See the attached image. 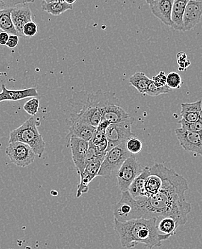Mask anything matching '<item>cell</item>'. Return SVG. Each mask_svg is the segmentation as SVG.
Here are the masks:
<instances>
[{"label": "cell", "instance_id": "1", "mask_svg": "<svg viewBox=\"0 0 202 249\" xmlns=\"http://www.w3.org/2000/svg\"><path fill=\"white\" fill-rule=\"evenodd\" d=\"M150 173L158 175L162 180L161 188L150 197L134 199L128 191L122 192L121 198L116 203V212L119 219L127 221L135 218L170 217L178 226H185L192 207L185 197L188 183L186 178L163 164L156 163Z\"/></svg>", "mask_w": 202, "mask_h": 249}, {"label": "cell", "instance_id": "2", "mask_svg": "<svg viewBox=\"0 0 202 249\" xmlns=\"http://www.w3.org/2000/svg\"><path fill=\"white\" fill-rule=\"evenodd\" d=\"M156 221V218H135L124 222L114 219V229L124 248H134L143 244L146 248L152 249L161 247L163 241L171 237L159 233Z\"/></svg>", "mask_w": 202, "mask_h": 249}, {"label": "cell", "instance_id": "3", "mask_svg": "<svg viewBox=\"0 0 202 249\" xmlns=\"http://www.w3.org/2000/svg\"><path fill=\"white\" fill-rule=\"evenodd\" d=\"M72 102L81 106L80 109L72 113L67 119V124L71 122H83L91 126H96L102 120V115L96 93L86 91L77 92L72 96Z\"/></svg>", "mask_w": 202, "mask_h": 249}, {"label": "cell", "instance_id": "4", "mask_svg": "<svg viewBox=\"0 0 202 249\" xmlns=\"http://www.w3.org/2000/svg\"><path fill=\"white\" fill-rule=\"evenodd\" d=\"M39 125L37 119L29 118L19 127L10 132L8 143L21 142L29 146L38 158H42L45 152V142L39 132Z\"/></svg>", "mask_w": 202, "mask_h": 249}, {"label": "cell", "instance_id": "5", "mask_svg": "<svg viewBox=\"0 0 202 249\" xmlns=\"http://www.w3.org/2000/svg\"><path fill=\"white\" fill-rule=\"evenodd\" d=\"M95 93L102 115V120L107 121L111 124L134 121V118L120 107V102L114 93L103 92L101 89Z\"/></svg>", "mask_w": 202, "mask_h": 249}, {"label": "cell", "instance_id": "6", "mask_svg": "<svg viewBox=\"0 0 202 249\" xmlns=\"http://www.w3.org/2000/svg\"><path fill=\"white\" fill-rule=\"evenodd\" d=\"M126 142L122 143L106 152L98 176L109 178L116 176L125 160L133 155L126 148Z\"/></svg>", "mask_w": 202, "mask_h": 249}, {"label": "cell", "instance_id": "7", "mask_svg": "<svg viewBox=\"0 0 202 249\" xmlns=\"http://www.w3.org/2000/svg\"><path fill=\"white\" fill-rule=\"evenodd\" d=\"M142 170L135 155H131L129 157L116 174L119 189L121 192L128 191L134 179Z\"/></svg>", "mask_w": 202, "mask_h": 249}, {"label": "cell", "instance_id": "8", "mask_svg": "<svg viewBox=\"0 0 202 249\" xmlns=\"http://www.w3.org/2000/svg\"><path fill=\"white\" fill-rule=\"evenodd\" d=\"M6 155L13 164L19 167H28L34 162L37 156L29 146L18 141L9 143Z\"/></svg>", "mask_w": 202, "mask_h": 249}, {"label": "cell", "instance_id": "9", "mask_svg": "<svg viewBox=\"0 0 202 249\" xmlns=\"http://www.w3.org/2000/svg\"><path fill=\"white\" fill-rule=\"evenodd\" d=\"M134 121L110 124L106 131V137L108 142L107 152L112 148L126 142L131 137H135L131 131V125Z\"/></svg>", "mask_w": 202, "mask_h": 249}, {"label": "cell", "instance_id": "10", "mask_svg": "<svg viewBox=\"0 0 202 249\" xmlns=\"http://www.w3.org/2000/svg\"><path fill=\"white\" fill-rule=\"evenodd\" d=\"M68 144L71 149L72 161L80 177L85 169L89 141L75 136H70L68 137Z\"/></svg>", "mask_w": 202, "mask_h": 249}, {"label": "cell", "instance_id": "11", "mask_svg": "<svg viewBox=\"0 0 202 249\" xmlns=\"http://www.w3.org/2000/svg\"><path fill=\"white\" fill-rule=\"evenodd\" d=\"M179 144L186 152L202 157V134L185 130L182 128L175 130Z\"/></svg>", "mask_w": 202, "mask_h": 249}, {"label": "cell", "instance_id": "12", "mask_svg": "<svg viewBox=\"0 0 202 249\" xmlns=\"http://www.w3.org/2000/svg\"><path fill=\"white\" fill-rule=\"evenodd\" d=\"M202 16V2L189 0L184 13L182 31H188L195 28L201 21Z\"/></svg>", "mask_w": 202, "mask_h": 249}, {"label": "cell", "instance_id": "13", "mask_svg": "<svg viewBox=\"0 0 202 249\" xmlns=\"http://www.w3.org/2000/svg\"><path fill=\"white\" fill-rule=\"evenodd\" d=\"M173 0H153L149 3L152 13L164 25L172 27L171 19Z\"/></svg>", "mask_w": 202, "mask_h": 249}, {"label": "cell", "instance_id": "14", "mask_svg": "<svg viewBox=\"0 0 202 249\" xmlns=\"http://www.w3.org/2000/svg\"><path fill=\"white\" fill-rule=\"evenodd\" d=\"M12 20L15 29L19 37H25L23 28L25 24L32 21V12L29 6L27 4L13 7L11 13Z\"/></svg>", "mask_w": 202, "mask_h": 249}, {"label": "cell", "instance_id": "15", "mask_svg": "<svg viewBox=\"0 0 202 249\" xmlns=\"http://www.w3.org/2000/svg\"><path fill=\"white\" fill-rule=\"evenodd\" d=\"M1 87L2 91L0 92V103L10 101L16 102L28 98L37 97L39 95L37 89L34 87L22 90H10L4 84H1Z\"/></svg>", "mask_w": 202, "mask_h": 249}, {"label": "cell", "instance_id": "16", "mask_svg": "<svg viewBox=\"0 0 202 249\" xmlns=\"http://www.w3.org/2000/svg\"><path fill=\"white\" fill-rule=\"evenodd\" d=\"M149 174H150V168L145 167L143 169L141 173L134 179L132 183L131 184L128 191L134 199L146 197L145 183H146V178Z\"/></svg>", "mask_w": 202, "mask_h": 249}, {"label": "cell", "instance_id": "17", "mask_svg": "<svg viewBox=\"0 0 202 249\" xmlns=\"http://www.w3.org/2000/svg\"><path fill=\"white\" fill-rule=\"evenodd\" d=\"M67 124L70 126L68 137L75 136L87 141H90L91 140L96 129L95 126H91L88 124L83 123V122H71Z\"/></svg>", "mask_w": 202, "mask_h": 249}, {"label": "cell", "instance_id": "18", "mask_svg": "<svg viewBox=\"0 0 202 249\" xmlns=\"http://www.w3.org/2000/svg\"><path fill=\"white\" fill-rule=\"evenodd\" d=\"M202 111V100L195 102L182 103L181 104L182 119L187 122H195L200 117Z\"/></svg>", "mask_w": 202, "mask_h": 249}, {"label": "cell", "instance_id": "19", "mask_svg": "<svg viewBox=\"0 0 202 249\" xmlns=\"http://www.w3.org/2000/svg\"><path fill=\"white\" fill-rule=\"evenodd\" d=\"M189 0H173L171 19L173 25L171 28L179 31L182 30V20L185 9Z\"/></svg>", "mask_w": 202, "mask_h": 249}, {"label": "cell", "instance_id": "20", "mask_svg": "<svg viewBox=\"0 0 202 249\" xmlns=\"http://www.w3.org/2000/svg\"><path fill=\"white\" fill-rule=\"evenodd\" d=\"M156 226L161 234L170 235L171 236L176 234V229L179 227L176 220L170 217L157 218Z\"/></svg>", "mask_w": 202, "mask_h": 249}, {"label": "cell", "instance_id": "21", "mask_svg": "<svg viewBox=\"0 0 202 249\" xmlns=\"http://www.w3.org/2000/svg\"><path fill=\"white\" fill-rule=\"evenodd\" d=\"M12 8H5L0 10V30L1 31L7 32L9 34L17 35V32L15 29L12 20Z\"/></svg>", "mask_w": 202, "mask_h": 249}, {"label": "cell", "instance_id": "22", "mask_svg": "<svg viewBox=\"0 0 202 249\" xmlns=\"http://www.w3.org/2000/svg\"><path fill=\"white\" fill-rule=\"evenodd\" d=\"M42 8L44 11L49 14L58 16L67 10H72L73 9V4H67L65 1L59 3H48L43 0L42 2Z\"/></svg>", "mask_w": 202, "mask_h": 249}, {"label": "cell", "instance_id": "23", "mask_svg": "<svg viewBox=\"0 0 202 249\" xmlns=\"http://www.w3.org/2000/svg\"><path fill=\"white\" fill-rule=\"evenodd\" d=\"M151 79L143 72L135 73L129 78V84L135 87L141 94H146Z\"/></svg>", "mask_w": 202, "mask_h": 249}, {"label": "cell", "instance_id": "24", "mask_svg": "<svg viewBox=\"0 0 202 249\" xmlns=\"http://www.w3.org/2000/svg\"><path fill=\"white\" fill-rule=\"evenodd\" d=\"M162 185V180L158 175L150 173L146 178L145 183V191H146V197H150L156 194L161 188Z\"/></svg>", "mask_w": 202, "mask_h": 249}, {"label": "cell", "instance_id": "25", "mask_svg": "<svg viewBox=\"0 0 202 249\" xmlns=\"http://www.w3.org/2000/svg\"><path fill=\"white\" fill-rule=\"evenodd\" d=\"M110 124L111 123L107 121L101 120L99 124L96 126L94 134H93L91 140L89 141V144H92V145H96L98 143L100 142L102 139L106 137V131Z\"/></svg>", "mask_w": 202, "mask_h": 249}, {"label": "cell", "instance_id": "26", "mask_svg": "<svg viewBox=\"0 0 202 249\" xmlns=\"http://www.w3.org/2000/svg\"><path fill=\"white\" fill-rule=\"evenodd\" d=\"M181 128L185 130L191 131V132H200L202 134V111L200 117L195 122H187L185 119H182L179 121Z\"/></svg>", "mask_w": 202, "mask_h": 249}, {"label": "cell", "instance_id": "27", "mask_svg": "<svg viewBox=\"0 0 202 249\" xmlns=\"http://www.w3.org/2000/svg\"><path fill=\"white\" fill-rule=\"evenodd\" d=\"M93 179L94 178L93 177L83 173V174L80 176V182L78 185V189H77L76 197L78 198L84 193H86L88 192L89 185L93 180Z\"/></svg>", "mask_w": 202, "mask_h": 249}, {"label": "cell", "instance_id": "28", "mask_svg": "<svg viewBox=\"0 0 202 249\" xmlns=\"http://www.w3.org/2000/svg\"><path fill=\"white\" fill-rule=\"evenodd\" d=\"M170 89L171 88L167 84L164 87H157L153 82V80L151 79L146 94L150 96H158L161 94H167L171 91Z\"/></svg>", "mask_w": 202, "mask_h": 249}, {"label": "cell", "instance_id": "29", "mask_svg": "<svg viewBox=\"0 0 202 249\" xmlns=\"http://www.w3.org/2000/svg\"><path fill=\"white\" fill-rule=\"evenodd\" d=\"M40 108V99L37 97L30 98L23 106V109L31 117H34L37 114Z\"/></svg>", "mask_w": 202, "mask_h": 249}, {"label": "cell", "instance_id": "30", "mask_svg": "<svg viewBox=\"0 0 202 249\" xmlns=\"http://www.w3.org/2000/svg\"><path fill=\"white\" fill-rule=\"evenodd\" d=\"M126 148L133 155L139 153L143 149V143L141 140L133 137L129 138L126 142Z\"/></svg>", "mask_w": 202, "mask_h": 249}, {"label": "cell", "instance_id": "31", "mask_svg": "<svg viewBox=\"0 0 202 249\" xmlns=\"http://www.w3.org/2000/svg\"><path fill=\"white\" fill-rule=\"evenodd\" d=\"M167 84L171 89H180L182 84L180 75L176 72L168 73L167 75Z\"/></svg>", "mask_w": 202, "mask_h": 249}, {"label": "cell", "instance_id": "32", "mask_svg": "<svg viewBox=\"0 0 202 249\" xmlns=\"http://www.w3.org/2000/svg\"><path fill=\"white\" fill-rule=\"evenodd\" d=\"M23 34L25 37H31L35 36L38 31V26L35 22L30 21L25 24L23 28Z\"/></svg>", "mask_w": 202, "mask_h": 249}, {"label": "cell", "instance_id": "33", "mask_svg": "<svg viewBox=\"0 0 202 249\" xmlns=\"http://www.w3.org/2000/svg\"><path fill=\"white\" fill-rule=\"evenodd\" d=\"M176 58H177V63L179 66V71H183L186 70V69L191 65L190 60H187V55L185 52H179L176 55Z\"/></svg>", "mask_w": 202, "mask_h": 249}, {"label": "cell", "instance_id": "34", "mask_svg": "<svg viewBox=\"0 0 202 249\" xmlns=\"http://www.w3.org/2000/svg\"><path fill=\"white\" fill-rule=\"evenodd\" d=\"M5 4L6 8H12L22 4H30L34 2L35 0H1Z\"/></svg>", "mask_w": 202, "mask_h": 249}, {"label": "cell", "instance_id": "35", "mask_svg": "<svg viewBox=\"0 0 202 249\" xmlns=\"http://www.w3.org/2000/svg\"><path fill=\"white\" fill-rule=\"evenodd\" d=\"M153 82L157 87H161L167 85V75L164 71H161L153 78Z\"/></svg>", "mask_w": 202, "mask_h": 249}, {"label": "cell", "instance_id": "36", "mask_svg": "<svg viewBox=\"0 0 202 249\" xmlns=\"http://www.w3.org/2000/svg\"><path fill=\"white\" fill-rule=\"evenodd\" d=\"M108 146V140H107V137H105V138L101 140L100 142L98 143L96 145H95V147H96V149H97L99 152H101V153H106Z\"/></svg>", "mask_w": 202, "mask_h": 249}, {"label": "cell", "instance_id": "37", "mask_svg": "<svg viewBox=\"0 0 202 249\" xmlns=\"http://www.w3.org/2000/svg\"><path fill=\"white\" fill-rule=\"evenodd\" d=\"M19 36H17V35L15 34H10V37H9L8 40H7V43L6 45H7L8 48H14L17 46L19 43Z\"/></svg>", "mask_w": 202, "mask_h": 249}, {"label": "cell", "instance_id": "38", "mask_svg": "<svg viewBox=\"0 0 202 249\" xmlns=\"http://www.w3.org/2000/svg\"><path fill=\"white\" fill-rule=\"evenodd\" d=\"M10 35L7 32H0V45H6L7 44Z\"/></svg>", "mask_w": 202, "mask_h": 249}, {"label": "cell", "instance_id": "39", "mask_svg": "<svg viewBox=\"0 0 202 249\" xmlns=\"http://www.w3.org/2000/svg\"><path fill=\"white\" fill-rule=\"evenodd\" d=\"M44 1L48 3H59L63 2L64 0H44Z\"/></svg>", "mask_w": 202, "mask_h": 249}, {"label": "cell", "instance_id": "40", "mask_svg": "<svg viewBox=\"0 0 202 249\" xmlns=\"http://www.w3.org/2000/svg\"><path fill=\"white\" fill-rule=\"evenodd\" d=\"M6 6L5 4H4V3L2 1H1L0 0V10H3V9H5Z\"/></svg>", "mask_w": 202, "mask_h": 249}, {"label": "cell", "instance_id": "41", "mask_svg": "<svg viewBox=\"0 0 202 249\" xmlns=\"http://www.w3.org/2000/svg\"><path fill=\"white\" fill-rule=\"evenodd\" d=\"M64 1L67 3V4H73L76 1V0H64Z\"/></svg>", "mask_w": 202, "mask_h": 249}, {"label": "cell", "instance_id": "42", "mask_svg": "<svg viewBox=\"0 0 202 249\" xmlns=\"http://www.w3.org/2000/svg\"><path fill=\"white\" fill-rule=\"evenodd\" d=\"M194 1H201L202 2V0H194Z\"/></svg>", "mask_w": 202, "mask_h": 249}]
</instances>
